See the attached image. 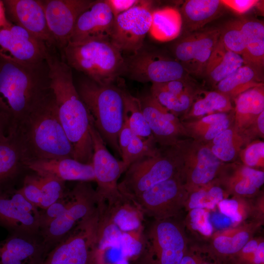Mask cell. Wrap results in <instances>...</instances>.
<instances>
[{
    "instance_id": "3957f363",
    "label": "cell",
    "mask_w": 264,
    "mask_h": 264,
    "mask_svg": "<svg viewBox=\"0 0 264 264\" xmlns=\"http://www.w3.org/2000/svg\"><path fill=\"white\" fill-rule=\"evenodd\" d=\"M16 132L25 152L26 162L73 158V148L60 122L54 95L33 111Z\"/></svg>"
},
{
    "instance_id": "cb8c5ba5",
    "label": "cell",
    "mask_w": 264,
    "mask_h": 264,
    "mask_svg": "<svg viewBox=\"0 0 264 264\" xmlns=\"http://www.w3.org/2000/svg\"><path fill=\"white\" fill-rule=\"evenodd\" d=\"M189 79H178L162 83H153L151 95L176 116H182L190 108L198 89Z\"/></svg>"
},
{
    "instance_id": "9a60e30c",
    "label": "cell",
    "mask_w": 264,
    "mask_h": 264,
    "mask_svg": "<svg viewBox=\"0 0 264 264\" xmlns=\"http://www.w3.org/2000/svg\"><path fill=\"white\" fill-rule=\"evenodd\" d=\"M89 132L93 144L92 163L97 184L96 192L98 200L116 199L122 196L118 188V181L125 171L124 164L108 151L91 118Z\"/></svg>"
},
{
    "instance_id": "f1b7e54d",
    "label": "cell",
    "mask_w": 264,
    "mask_h": 264,
    "mask_svg": "<svg viewBox=\"0 0 264 264\" xmlns=\"http://www.w3.org/2000/svg\"><path fill=\"white\" fill-rule=\"evenodd\" d=\"M233 126L242 134L264 111V85L250 88L233 99Z\"/></svg>"
},
{
    "instance_id": "484cf974",
    "label": "cell",
    "mask_w": 264,
    "mask_h": 264,
    "mask_svg": "<svg viewBox=\"0 0 264 264\" xmlns=\"http://www.w3.org/2000/svg\"><path fill=\"white\" fill-rule=\"evenodd\" d=\"M27 158L16 132H10L0 142V190L14 187Z\"/></svg>"
},
{
    "instance_id": "6da1fadb",
    "label": "cell",
    "mask_w": 264,
    "mask_h": 264,
    "mask_svg": "<svg viewBox=\"0 0 264 264\" xmlns=\"http://www.w3.org/2000/svg\"><path fill=\"white\" fill-rule=\"evenodd\" d=\"M53 95L45 60L36 64L19 62L0 53V114L9 132Z\"/></svg>"
},
{
    "instance_id": "816d5d0a",
    "label": "cell",
    "mask_w": 264,
    "mask_h": 264,
    "mask_svg": "<svg viewBox=\"0 0 264 264\" xmlns=\"http://www.w3.org/2000/svg\"><path fill=\"white\" fill-rule=\"evenodd\" d=\"M109 5L114 18L132 7L139 3L141 0H106Z\"/></svg>"
},
{
    "instance_id": "681fc988",
    "label": "cell",
    "mask_w": 264,
    "mask_h": 264,
    "mask_svg": "<svg viewBox=\"0 0 264 264\" xmlns=\"http://www.w3.org/2000/svg\"><path fill=\"white\" fill-rule=\"evenodd\" d=\"M250 142L256 137H264V111L261 112L253 123L242 133Z\"/></svg>"
},
{
    "instance_id": "52a82bcc",
    "label": "cell",
    "mask_w": 264,
    "mask_h": 264,
    "mask_svg": "<svg viewBox=\"0 0 264 264\" xmlns=\"http://www.w3.org/2000/svg\"><path fill=\"white\" fill-rule=\"evenodd\" d=\"M179 171L180 163L174 145L161 147L154 154L132 163L124 173L118 188L123 196L130 199Z\"/></svg>"
},
{
    "instance_id": "7dc6e473",
    "label": "cell",
    "mask_w": 264,
    "mask_h": 264,
    "mask_svg": "<svg viewBox=\"0 0 264 264\" xmlns=\"http://www.w3.org/2000/svg\"><path fill=\"white\" fill-rule=\"evenodd\" d=\"M71 198V191L68 190L63 197L47 208L40 211L39 230L62 215L70 204Z\"/></svg>"
},
{
    "instance_id": "7c38bea8",
    "label": "cell",
    "mask_w": 264,
    "mask_h": 264,
    "mask_svg": "<svg viewBox=\"0 0 264 264\" xmlns=\"http://www.w3.org/2000/svg\"><path fill=\"white\" fill-rule=\"evenodd\" d=\"M71 200L64 213L39 233L49 252L80 221L97 208L96 190L88 182L79 181L70 190Z\"/></svg>"
},
{
    "instance_id": "74e56055",
    "label": "cell",
    "mask_w": 264,
    "mask_h": 264,
    "mask_svg": "<svg viewBox=\"0 0 264 264\" xmlns=\"http://www.w3.org/2000/svg\"><path fill=\"white\" fill-rule=\"evenodd\" d=\"M124 103V116L132 133L143 139L154 138L143 114L139 99L122 89Z\"/></svg>"
},
{
    "instance_id": "8fae6325",
    "label": "cell",
    "mask_w": 264,
    "mask_h": 264,
    "mask_svg": "<svg viewBox=\"0 0 264 264\" xmlns=\"http://www.w3.org/2000/svg\"><path fill=\"white\" fill-rule=\"evenodd\" d=\"M188 195L179 171L130 199L144 216L154 220H163L177 218L184 208Z\"/></svg>"
},
{
    "instance_id": "4dcf8cb0",
    "label": "cell",
    "mask_w": 264,
    "mask_h": 264,
    "mask_svg": "<svg viewBox=\"0 0 264 264\" xmlns=\"http://www.w3.org/2000/svg\"><path fill=\"white\" fill-rule=\"evenodd\" d=\"M245 49L242 56L244 65H249L262 74L264 65V25L253 19L240 20Z\"/></svg>"
},
{
    "instance_id": "f35d334b",
    "label": "cell",
    "mask_w": 264,
    "mask_h": 264,
    "mask_svg": "<svg viewBox=\"0 0 264 264\" xmlns=\"http://www.w3.org/2000/svg\"><path fill=\"white\" fill-rule=\"evenodd\" d=\"M248 198L232 196L221 200L217 207L220 213L231 220L232 226H237L253 215V202Z\"/></svg>"
},
{
    "instance_id": "1f68e13d",
    "label": "cell",
    "mask_w": 264,
    "mask_h": 264,
    "mask_svg": "<svg viewBox=\"0 0 264 264\" xmlns=\"http://www.w3.org/2000/svg\"><path fill=\"white\" fill-rule=\"evenodd\" d=\"M233 110L231 99L227 95L217 90L198 88L190 108L180 119L181 121L191 120L215 113L230 112Z\"/></svg>"
},
{
    "instance_id": "836d02e7",
    "label": "cell",
    "mask_w": 264,
    "mask_h": 264,
    "mask_svg": "<svg viewBox=\"0 0 264 264\" xmlns=\"http://www.w3.org/2000/svg\"><path fill=\"white\" fill-rule=\"evenodd\" d=\"M262 74L249 65H243L220 81L216 90L233 100L242 92L264 85Z\"/></svg>"
},
{
    "instance_id": "ffe728a7",
    "label": "cell",
    "mask_w": 264,
    "mask_h": 264,
    "mask_svg": "<svg viewBox=\"0 0 264 264\" xmlns=\"http://www.w3.org/2000/svg\"><path fill=\"white\" fill-rule=\"evenodd\" d=\"M2 1L6 18L10 23L25 29L49 47H56L40 0Z\"/></svg>"
},
{
    "instance_id": "8992f818",
    "label": "cell",
    "mask_w": 264,
    "mask_h": 264,
    "mask_svg": "<svg viewBox=\"0 0 264 264\" xmlns=\"http://www.w3.org/2000/svg\"><path fill=\"white\" fill-rule=\"evenodd\" d=\"M189 240L183 222L173 218L154 220L143 232L137 264H179Z\"/></svg>"
},
{
    "instance_id": "ab89813d",
    "label": "cell",
    "mask_w": 264,
    "mask_h": 264,
    "mask_svg": "<svg viewBox=\"0 0 264 264\" xmlns=\"http://www.w3.org/2000/svg\"><path fill=\"white\" fill-rule=\"evenodd\" d=\"M210 210L196 208L188 211L183 223L194 234L203 239H209L214 233L210 220Z\"/></svg>"
},
{
    "instance_id": "db71d44e",
    "label": "cell",
    "mask_w": 264,
    "mask_h": 264,
    "mask_svg": "<svg viewBox=\"0 0 264 264\" xmlns=\"http://www.w3.org/2000/svg\"><path fill=\"white\" fill-rule=\"evenodd\" d=\"M210 220L214 227L220 229H224L232 226L231 220L225 215L220 212L215 213L210 215Z\"/></svg>"
},
{
    "instance_id": "44dd1931",
    "label": "cell",
    "mask_w": 264,
    "mask_h": 264,
    "mask_svg": "<svg viewBox=\"0 0 264 264\" xmlns=\"http://www.w3.org/2000/svg\"><path fill=\"white\" fill-rule=\"evenodd\" d=\"M114 19L106 0H93L78 18L69 42L110 41Z\"/></svg>"
},
{
    "instance_id": "83f0119b",
    "label": "cell",
    "mask_w": 264,
    "mask_h": 264,
    "mask_svg": "<svg viewBox=\"0 0 264 264\" xmlns=\"http://www.w3.org/2000/svg\"><path fill=\"white\" fill-rule=\"evenodd\" d=\"M234 113V110L230 112H217L182 122L187 137L207 144L233 125Z\"/></svg>"
},
{
    "instance_id": "2e32d148",
    "label": "cell",
    "mask_w": 264,
    "mask_h": 264,
    "mask_svg": "<svg viewBox=\"0 0 264 264\" xmlns=\"http://www.w3.org/2000/svg\"><path fill=\"white\" fill-rule=\"evenodd\" d=\"M47 26L56 47L63 49L70 41L76 21L93 2L91 0H40Z\"/></svg>"
},
{
    "instance_id": "4fadbf2b",
    "label": "cell",
    "mask_w": 264,
    "mask_h": 264,
    "mask_svg": "<svg viewBox=\"0 0 264 264\" xmlns=\"http://www.w3.org/2000/svg\"><path fill=\"white\" fill-rule=\"evenodd\" d=\"M152 22V11L148 1L140 2L115 17L110 41L122 53L130 54L143 45Z\"/></svg>"
},
{
    "instance_id": "8d00e7d4",
    "label": "cell",
    "mask_w": 264,
    "mask_h": 264,
    "mask_svg": "<svg viewBox=\"0 0 264 264\" xmlns=\"http://www.w3.org/2000/svg\"><path fill=\"white\" fill-rule=\"evenodd\" d=\"M228 197L229 195L215 179L189 192L184 209L187 211L196 208L214 210L221 200Z\"/></svg>"
},
{
    "instance_id": "f5cc1de1",
    "label": "cell",
    "mask_w": 264,
    "mask_h": 264,
    "mask_svg": "<svg viewBox=\"0 0 264 264\" xmlns=\"http://www.w3.org/2000/svg\"><path fill=\"white\" fill-rule=\"evenodd\" d=\"M132 136L133 133L130 128L128 121L124 116V122L118 135V144L121 153V156L125 152Z\"/></svg>"
},
{
    "instance_id": "4316f807",
    "label": "cell",
    "mask_w": 264,
    "mask_h": 264,
    "mask_svg": "<svg viewBox=\"0 0 264 264\" xmlns=\"http://www.w3.org/2000/svg\"><path fill=\"white\" fill-rule=\"evenodd\" d=\"M39 214L31 213L20 208L12 199L9 189L0 190V225L10 232L38 233Z\"/></svg>"
},
{
    "instance_id": "d6986e66",
    "label": "cell",
    "mask_w": 264,
    "mask_h": 264,
    "mask_svg": "<svg viewBox=\"0 0 264 264\" xmlns=\"http://www.w3.org/2000/svg\"><path fill=\"white\" fill-rule=\"evenodd\" d=\"M48 253L39 233L11 232L0 241V264H43Z\"/></svg>"
},
{
    "instance_id": "d590c367",
    "label": "cell",
    "mask_w": 264,
    "mask_h": 264,
    "mask_svg": "<svg viewBox=\"0 0 264 264\" xmlns=\"http://www.w3.org/2000/svg\"><path fill=\"white\" fill-rule=\"evenodd\" d=\"M249 142V140L239 132L233 125L207 144L219 160L224 163H227L235 162L242 149Z\"/></svg>"
},
{
    "instance_id": "ac0fdd59",
    "label": "cell",
    "mask_w": 264,
    "mask_h": 264,
    "mask_svg": "<svg viewBox=\"0 0 264 264\" xmlns=\"http://www.w3.org/2000/svg\"><path fill=\"white\" fill-rule=\"evenodd\" d=\"M144 116L157 144L171 146L184 136L186 130L180 118L162 106L151 94L139 98Z\"/></svg>"
},
{
    "instance_id": "6f0895ef",
    "label": "cell",
    "mask_w": 264,
    "mask_h": 264,
    "mask_svg": "<svg viewBox=\"0 0 264 264\" xmlns=\"http://www.w3.org/2000/svg\"><path fill=\"white\" fill-rule=\"evenodd\" d=\"M137 264L135 263V264Z\"/></svg>"
},
{
    "instance_id": "603a6c76",
    "label": "cell",
    "mask_w": 264,
    "mask_h": 264,
    "mask_svg": "<svg viewBox=\"0 0 264 264\" xmlns=\"http://www.w3.org/2000/svg\"><path fill=\"white\" fill-rule=\"evenodd\" d=\"M26 169L41 176L53 177L60 180L95 181L92 163H84L73 158L35 160L25 163Z\"/></svg>"
},
{
    "instance_id": "d6a6232c",
    "label": "cell",
    "mask_w": 264,
    "mask_h": 264,
    "mask_svg": "<svg viewBox=\"0 0 264 264\" xmlns=\"http://www.w3.org/2000/svg\"><path fill=\"white\" fill-rule=\"evenodd\" d=\"M243 65L242 56L226 49L220 37L208 62L203 76L216 87L220 81Z\"/></svg>"
},
{
    "instance_id": "b9f144b4",
    "label": "cell",
    "mask_w": 264,
    "mask_h": 264,
    "mask_svg": "<svg viewBox=\"0 0 264 264\" xmlns=\"http://www.w3.org/2000/svg\"><path fill=\"white\" fill-rule=\"evenodd\" d=\"M37 180L43 194L40 208L44 209L63 197L67 192L65 182L53 177L36 174Z\"/></svg>"
},
{
    "instance_id": "d4e9b609",
    "label": "cell",
    "mask_w": 264,
    "mask_h": 264,
    "mask_svg": "<svg viewBox=\"0 0 264 264\" xmlns=\"http://www.w3.org/2000/svg\"><path fill=\"white\" fill-rule=\"evenodd\" d=\"M264 222L252 220L213 233L208 244L219 257H234Z\"/></svg>"
},
{
    "instance_id": "bcb514c9",
    "label": "cell",
    "mask_w": 264,
    "mask_h": 264,
    "mask_svg": "<svg viewBox=\"0 0 264 264\" xmlns=\"http://www.w3.org/2000/svg\"><path fill=\"white\" fill-rule=\"evenodd\" d=\"M239 157L243 165L262 170L264 168V142L253 140L241 150Z\"/></svg>"
},
{
    "instance_id": "30bf717a",
    "label": "cell",
    "mask_w": 264,
    "mask_h": 264,
    "mask_svg": "<svg viewBox=\"0 0 264 264\" xmlns=\"http://www.w3.org/2000/svg\"><path fill=\"white\" fill-rule=\"evenodd\" d=\"M80 221L49 252L43 264H89L95 249L98 209Z\"/></svg>"
},
{
    "instance_id": "ba28073f",
    "label": "cell",
    "mask_w": 264,
    "mask_h": 264,
    "mask_svg": "<svg viewBox=\"0 0 264 264\" xmlns=\"http://www.w3.org/2000/svg\"><path fill=\"white\" fill-rule=\"evenodd\" d=\"M189 74L175 58L144 45L136 52L124 57L122 76L141 83H162L190 79Z\"/></svg>"
},
{
    "instance_id": "5bb4252c",
    "label": "cell",
    "mask_w": 264,
    "mask_h": 264,
    "mask_svg": "<svg viewBox=\"0 0 264 264\" xmlns=\"http://www.w3.org/2000/svg\"><path fill=\"white\" fill-rule=\"evenodd\" d=\"M220 28H203L189 33L173 44L175 58L189 74L203 76L207 64L218 43Z\"/></svg>"
},
{
    "instance_id": "c3c4849f",
    "label": "cell",
    "mask_w": 264,
    "mask_h": 264,
    "mask_svg": "<svg viewBox=\"0 0 264 264\" xmlns=\"http://www.w3.org/2000/svg\"><path fill=\"white\" fill-rule=\"evenodd\" d=\"M18 190L28 201L38 208H40L43 200V194L36 175L27 176L24 179L22 187Z\"/></svg>"
},
{
    "instance_id": "7402d4cb",
    "label": "cell",
    "mask_w": 264,
    "mask_h": 264,
    "mask_svg": "<svg viewBox=\"0 0 264 264\" xmlns=\"http://www.w3.org/2000/svg\"><path fill=\"white\" fill-rule=\"evenodd\" d=\"M216 179L229 196L250 198L258 195L264 171L233 162L224 163Z\"/></svg>"
},
{
    "instance_id": "5b68a950",
    "label": "cell",
    "mask_w": 264,
    "mask_h": 264,
    "mask_svg": "<svg viewBox=\"0 0 264 264\" xmlns=\"http://www.w3.org/2000/svg\"><path fill=\"white\" fill-rule=\"evenodd\" d=\"M64 60L71 68L101 85L113 84L122 76L124 57L110 41L69 42L63 49Z\"/></svg>"
},
{
    "instance_id": "ee69618b",
    "label": "cell",
    "mask_w": 264,
    "mask_h": 264,
    "mask_svg": "<svg viewBox=\"0 0 264 264\" xmlns=\"http://www.w3.org/2000/svg\"><path fill=\"white\" fill-rule=\"evenodd\" d=\"M189 241L179 264H219L216 256L208 244Z\"/></svg>"
},
{
    "instance_id": "9c48e42d",
    "label": "cell",
    "mask_w": 264,
    "mask_h": 264,
    "mask_svg": "<svg viewBox=\"0 0 264 264\" xmlns=\"http://www.w3.org/2000/svg\"><path fill=\"white\" fill-rule=\"evenodd\" d=\"M174 146L188 193L214 180L224 164L213 154L207 144L191 138L182 139Z\"/></svg>"
},
{
    "instance_id": "60d3db41",
    "label": "cell",
    "mask_w": 264,
    "mask_h": 264,
    "mask_svg": "<svg viewBox=\"0 0 264 264\" xmlns=\"http://www.w3.org/2000/svg\"><path fill=\"white\" fill-rule=\"evenodd\" d=\"M156 144L154 138L143 139L133 134L130 144L121 156L125 171L137 159L155 153L159 148Z\"/></svg>"
},
{
    "instance_id": "11a10c76",
    "label": "cell",
    "mask_w": 264,
    "mask_h": 264,
    "mask_svg": "<svg viewBox=\"0 0 264 264\" xmlns=\"http://www.w3.org/2000/svg\"><path fill=\"white\" fill-rule=\"evenodd\" d=\"M9 133L8 125L0 114V142L3 140Z\"/></svg>"
},
{
    "instance_id": "277c9868",
    "label": "cell",
    "mask_w": 264,
    "mask_h": 264,
    "mask_svg": "<svg viewBox=\"0 0 264 264\" xmlns=\"http://www.w3.org/2000/svg\"><path fill=\"white\" fill-rule=\"evenodd\" d=\"M77 89L103 141L117 157H121L118 135L124 122L122 89L89 79L80 82Z\"/></svg>"
},
{
    "instance_id": "f907efd6",
    "label": "cell",
    "mask_w": 264,
    "mask_h": 264,
    "mask_svg": "<svg viewBox=\"0 0 264 264\" xmlns=\"http://www.w3.org/2000/svg\"><path fill=\"white\" fill-rule=\"evenodd\" d=\"M221 3L239 14H243L255 6L257 0H221Z\"/></svg>"
},
{
    "instance_id": "f546056e",
    "label": "cell",
    "mask_w": 264,
    "mask_h": 264,
    "mask_svg": "<svg viewBox=\"0 0 264 264\" xmlns=\"http://www.w3.org/2000/svg\"><path fill=\"white\" fill-rule=\"evenodd\" d=\"M223 6L220 0H186L179 11L186 30L190 33L203 29L220 16Z\"/></svg>"
},
{
    "instance_id": "9f6ffc18",
    "label": "cell",
    "mask_w": 264,
    "mask_h": 264,
    "mask_svg": "<svg viewBox=\"0 0 264 264\" xmlns=\"http://www.w3.org/2000/svg\"><path fill=\"white\" fill-rule=\"evenodd\" d=\"M10 22L8 21L5 12L2 1L0 0V29L9 25Z\"/></svg>"
},
{
    "instance_id": "7bdbcfd3",
    "label": "cell",
    "mask_w": 264,
    "mask_h": 264,
    "mask_svg": "<svg viewBox=\"0 0 264 264\" xmlns=\"http://www.w3.org/2000/svg\"><path fill=\"white\" fill-rule=\"evenodd\" d=\"M220 39L228 50L242 56L245 45L240 20L228 22L220 28Z\"/></svg>"
},
{
    "instance_id": "f6af8a7d",
    "label": "cell",
    "mask_w": 264,
    "mask_h": 264,
    "mask_svg": "<svg viewBox=\"0 0 264 264\" xmlns=\"http://www.w3.org/2000/svg\"><path fill=\"white\" fill-rule=\"evenodd\" d=\"M234 257L241 264H264V239L253 237Z\"/></svg>"
},
{
    "instance_id": "7a4b0ae2",
    "label": "cell",
    "mask_w": 264,
    "mask_h": 264,
    "mask_svg": "<svg viewBox=\"0 0 264 264\" xmlns=\"http://www.w3.org/2000/svg\"><path fill=\"white\" fill-rule=\"evenodd\" d=\"M54 48L45 58L60 122L73 150V159L92 163L93 144L89 132L90 116L73 83L71 68L59 57Z\"/></svg>"
},
{
    "instance_id": "e575fe53",
    "label": "cell",
    "mask_w": 264,
    "mask_h": 264,
    "mask_svg": "<svg viewBox=\"0 0 264 264\" xmlns=\"http://www.w3.org/2000/svg\"><path fill=\"white\" fill-rule=\"evenodd\" d=\"M182 20L179 11L167 7L152 11V22L149 32L151 36L160 42L176 39L180 34Z\"/></svg>"
},
{
    "instance_id": "e0dca14e",
    "label": "cell",
    "mask_w": 264,
    "mask_h": 264,
    "mask_svg": "<svg viewBox=\"0 0 264 264\" xmlns=\"http://www.w3.org/2000/svg\"><path fill=\"white\" fill-rule=\"evenodd\" d=\"M49 47L22 27L10 23L0 29V53L16 61L36 64L45 60Z\"/></svg>"
}]
</instances>
